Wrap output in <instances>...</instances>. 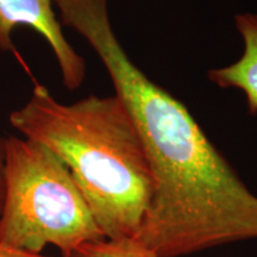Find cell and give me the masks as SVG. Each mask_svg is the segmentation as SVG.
Masks as SVG:
<instances>
[{
    "mask_svg": "<svg viewBox=\"0 0 257 257\" xmlns=\"http://www.w3.org/2000/svg\"><path fill=\"white\" fill-rule=\"evenodd\" d=\"M0 257H47V256H42L41 253L25 251V250H17V249L0 246Z\"/></svg>",
    "mask_w": 257,
    "mask_h": 257,
    "instance_id": "8",
    "label": "cell"
},
{
    "mask_svg": "<svg viewBox=\"0 0 257 257\" xmlns=\"http://www.w3.org/2000/svg\"><path fill=\"white\" fill-rule=\"evenodd\" d=\"M234 24L244 42L240 59L223 68L212 69L208 78L221 88H239L246 95L251 114L257 113V15L243 14L234 17Z\"/></svg>",
    "mask_w": 257,
    "mask_h": 257,
    "instance_id": "5",
    "label": "cell"
},
{
    "mask_svg": "<svg viewBox=\"0 0 257 257\" xmlns=\"http://www.w3.org/2000/svg\"><path fill=\"white\" fill-rule=\"evenodd\" d=\"M54 4L55 0H0V51L15 49L12 32L16 28H32L49 43L60 66L64 86L73 91L85 79L86 64L64 38Z\"/></svg>",
    "mask_w": 257,
    "mask_h": 257,
    "instance_id": "4",
    "label": "cell"
},
{
    "mask_svg": "<svg viewBox=\"0 0 257 257\" xmlns=\"http://www.w3.org/2000/svg\"><path fill=\"white\" fill-rule=\"evenodd\" d=\"M10 123L69 169L105 239H134L153 194V176L136 125L119 96L57 101L36 85Z\"/></svg>",
    "mask_w": 257,
    "mask_h": 257,
    "instance_id": "2",
    "label": "cell"
},
{
    "mask_svg": "<svg viewBox=\"0 0 257 257\" xmlns=\"http://www.w3.org/2000/svg\"><path fill=\"white\" fill-rule=\"evenodd\" d=\"M6 195V138L0 137V218Z\"/></svg>",
    "mask_w": 257,
    "mask_h": 257,
    "instance_id": "7",
    "label": "cell"
},
{
    "mask_svg": "<svg viewBox=\"0 0 257 257\" xmlns=\"http://www.w3.org/2000/svg\"><path fill=\"white\" fill-rule=\"evenodd\" d=\"M55 4L61 25L78 31L100 57L142 140L153 194L135 239L157 257H180L257 238V197L187 107L130 60L112 29L107 0Z\"/></svg>",
    "mask_w": 257,
    "mask_h": 257,
    "instance_id": "1",
    "label": "cell"
},
{
    "mask_svg": "<svg viewBox=\"0 0 257 257\" xmlns=\"http://www.w3.org/2000/svg\"><path fill=\"white\" fill-rule=\"evenodd\" d=\"M105 239L63 161L43 144L6 138V195L0 246L41 253L48 244L70 257Z\"/></svg>",
    "mask_w": 257,
    "mask_h": 257,
    "instance_id": "3",
    "label": "cell"
},
{
    "mask_svg": "<svg viewBox=\"0 0 257 257\" xmlns=\"http://www.w3.org/2000/svg\"><path fill=\"white\" fill-rule=\"evenodd\" d=\"M70 257H157L137 239H102L88 243Z\"/></svg>",
    "mask_w": 257,
    "mask_h": 257,
    "instance_id": "6",
    "label": "cell"
}]
</instances>
